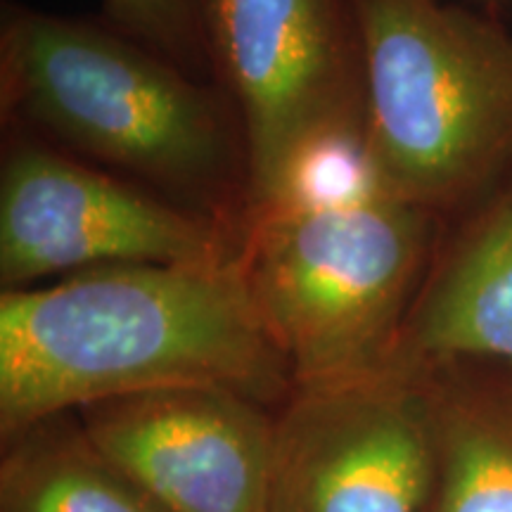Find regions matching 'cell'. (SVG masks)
<instances>
[{"label":"cell","instance_id":"cell-1","mask_svg":"<svg viewBox=\"0 0 512 512\" xmlns=\"http://www.w3.org/2000/svg\"><path fill=\"white\" fill-rule=\"evenodd\" d=\"M226 387L264 403L294 392L238 259L117 264L0 297V434L164 387Z\"/></svg>","mask_w":512,"mask_h":512},{"label":"cell","instance_id":"cell-2","mask_svg":"<svg viewBox=\"0 0 512 512\" xmlns=\"http://www.w3.org/2000/svg\"><path fill=\"white\" fill-rule=\"evenodd\" d=\"M432 249V211L403 200L370 162L363 128L299 159L252 211L240 264L294 387L389 366Z\"/></svg>","mask_w":512,"mask_h":512},{"label":"cell","instance_id":"cell-3","mask_svg":"<svg viewBox=\"0 0 512 512\" xmlns=\"http://www.w3.org/2000/svg\"><path fill=\"white\" fill-rule=\"evenodd\" d=\"M363 138L382 183L427 211L512 164V31L441 0H347Z\"/></svg>","mask_w":512,"mask_h":512},{"label":"cell","instance_id":"cell-4","mask_svg":"<svg viewBox=\"0 0 512 512\" xmlns=\"http://www.w3.org/2000/svg\"><path fill=\"white\" fill-rule=\"evenodd\" d=\"M3 105L83 155L185 195L221 190L230 145L214 100L157 53L93 24L5 12Z\"/></svg>","mask_w":512,"mask_h":512},{"label":"cell","instance_id":"cell-5","mask_svg":"<svg viewBox=\"0 0 512 512\" xmlns=\"http://www.w3.org/2000/svg\"><path fill=\"white\" fill-rule=\"evenodd\" d=\"M204 38L242 114L252 211L318 143L363 128L347 0H204Z\"/></svg>","mask_w":512,"mask_h":512},{"label":"cell","instance_id":"cell-6","mask_svg":"<svg viewBox=\"0 0 512 512\" xmlns=\"http://www.w3.org/2000/svg\"><path fill=\"white\" fill-rule=\"evenodd\" d=\"M226 223L181 209L38 145H19L0 176V283L24 290L53 275L117 264L238 259Z\"/></svg>","mask_w":512,"mask_h":512},{"label":"cell","instance_id":"cell-7","mask_svg":"<svg viewBox=\"0 0 512 512\" xmlns=\"http://www.w3.org/2000/svg\"><path fill=\"white\" fill-rule=\"evenodd\" d=\"M434 444L418 377L384 366L294 387L275 413L268 512H425Z\"/></svg>","mask_w":512,"mask_h":512},{"label":"cell","instance_id":"cell-8","mask_svg":"<svg viewBox=\"0 0 512 512\" xmlns=\"http://www.w3.org/2000/svg\"><path fill=\"white\" fill-rule=\"evenodd\" d=\"M83 432L166 512H268L275 415L226 387H164L76 411Z\"/></svg>","mask_w":512,"mask_h":512},{"label":"cell","instance_id":"cell-9","mask_svg":"<svg viewBox=\"0 0 512 512\" xmlns=\"http://www.w3.org/2000/svg\"><path fill=\"white\" fill-rule=\"evenodd\" d=\"M441 361L512 366V178L427 268L389 363Z\"/></svg>","mask_w":512,"mask_h":512},{"label":"cell","instance_id":"cell-10","mask_svg":"<svg viewBox=\"0 0 512 512\" xmlns=\"http://www.w3.org/2000/svg\"><path fill=\"white\" fill-rule=\"evenodd\" d=\"M401 368L418 377L430 415L434 479L425 512H512V366Z\"/></svg>","mask_w":512,"mask_h":512},{"label":"cell","instance_id":"cell-11","mask_svg":"<svg viewBox=\"0 0 512 512\" xmlns=\"http://www.w3.org/2000/svg\"><path fill=\"white\" fill-rule=\"evenodd\" d=\"M3 441L0 512H166L102 456L72 413Z\"/></svg>","mask_w":512,"mask_h":512},{"label":"cell","instance_id":"cell-12","mask_svg":"<svg viewBox=\"0 0 512 512\" xmlns=\"http://www.w3.org/2000/svg\"><path fill=\"white\" fill-rule=\"evenodd\" d=\"M105 12L121 31L162 50L188 57L204 41V0H102Z\"/></svg>","mask_w":512,"mask_h":512}]
</instances>
